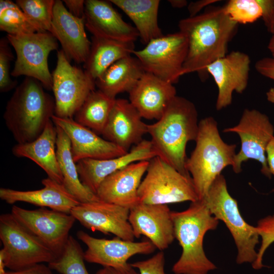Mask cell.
Masks as SVG:
<instances>
[{"instance_id": "7bdbcfd3", "label": "cell", "mask_w": 274, "mask_h": 274, "mask_svg": "<svg viewBox=\"0 0 274 274\" xmlns=\"http://www.w3.org/2000/svg\"><path fill=\"white\" fill-rule=\"evenodd\" d=\"M219 1L218 0H200L190 2L187 6L189 17H193L198 15L203 9H206Z\"/></svg>"}, {"instance_id": "9c48e42d", "label": "cell", "mask_w": 274, "mask_h": 274, "mask_svg": "<svg viewBox=\"0 0 274 274\" xmlns=\"http://www.w3.org/2000/svg\"><path fill=\"white\" fill-rule=\"evenodd\" d=\"M6 37L16 54L11 76L35 79L45 88L52 89V76L48 58L51 51L58 48L55 37L49 31L7 35Z\"/></svg>"}, {"instance_id": "f6af8a7d", "label": "cell", "mask_w": 274, "mask_h": 274, "mask_svg": "<svg viewBox=\"0 0 274 274\" xmlns=\"http://www.w3.org/2000/svg\"><path fill=\"white\" fill-rule=\"evenodd\" d=\"M266 159L270 173L274 176V137L267 147ZM272 191L274 192V189Z\"/></svg>"}, {"instance_id": "c3c4849f", "label": "cell", "mask_w": 274, "mask_h": 274, "mask_svg": "<svg viewBox=\"0 0 274 274\" xmlns=\"http://www.w3.org/2000/svg\"><path fill=\"white\" fill-rule=\"evenodd\" d=\"M266 96L268 101L274 104V87L270 88L266 92Z\"/></svg>"}, {"instance_id": "9a60e30c", "label": "cell", "mask_w": 274, "mask_h": 274, "mask_svg": "<svg viewBox=\"0 0 274 274\" xmlns=\"http://www.w3.org/2000/svg\"><path fill=\"white\" fill-rule=\"evenodd\" d=\"M77 236L87 246L84 252L85 260L103 267H123L128 264L127 261L132 256L150 254L156 249L149 240L134 242L118 237L112 239L98 238L82 230L77 232Z\"/></svg>"}, {"instance_id": "5b68a950", "label": "cell", "mask_w": 274, "mask_h": 274, "mask_svg": "<svg viewBox=\"0 0 274 274\" xmlns=\"http://www.w3.org/2000/svg\"><path fill=\"white\" fill-rule=\"evenodd\" d=\"M196 145L186 162L199 199L203 198L215 180L227 166H232L236 144L225 143L212 116L199 122Z\"/></svg>"}, {"instance_id": "8fae6325", "label": "cell", "mask_w": 274, "mask_h": 274, "mask_svg": "<svg viewBox=\"0 0 274 274\" xmlns=\"http://www.w3.org/2000/svg\"><path fill=\"white\" fill-rule=\"evenodd\" d=\"M223 132L236 133L241 139V149L236 154L232 166L235 173L242 171L243 162L253 159L260 163L261 173L271 178L266 149L274 137V127L266 115L255 109H245L238 124L225 128Z\"/></svg>"}, {"instance_id": "b9f144b4", "label": "cell", "mask_w": 274, "mask_h": 274, "mask_svg": "<svg viewBox=\"0 0 274 274\" xmlns=\"http://www.w3.org/2000/svg\"><path fill=\"white\" fill-rule=\"evenodd\" d=\"M6 274H53V273L49 266L39 263L22 270L8 271Z\"/></svg>"}, {"instance_id": "7a4b0ae2", "label": "cell", "mask_w": 274, "mask_h": 274, "mask_svg": "<svg viewBox=\"0 0 274 274\" xmlns=\"http://www.w3.org/2000/svg\"><path fill=\"white\" fill-rule=\"evenodd\" d=\"M198 112L188 99L176 95L161 117L147 124L148 133L156 156L186 177L187 143L195 141L198 131Z\"/></svg>"}, {"instance_id": "74e56055", "label": "cell", "mask_w": 274, "mask_h": 274, "mask_svg": "<svg viewBox=\"0 0 274 274\" xmlns=\"http://www.w3.org/2000/svg\"><path fill=\"white\" fill-rule=\"evenodd\" d=\"M130 264L133 268L138 269L139 274H166L164 270L165 256L162 251L147 259Z\"/></svg>"}, {"instance_id": "2e32d148", "label": "cell", "mask_w": 274, "mask_h": 274, "mask_svg": "<svg viewBox=\"0 0 274 274\" xmlns=\"http://www.w3.org/2000/svg\"><path fill=\"white\" fill-rule=\"evenodd\" d=\"M249 56L233 51L215 60L207 67V72L214 79L218 95L216 108L218 111L232 104L234 92L242 93L247 88L250 70Z\"/></svg>"}, {"instance_id": "d590c367", "label": "cell", "mask_w": 274, "mask_h": 274, "mask_svg": "<svg viewBox=\"0 0 274 274\" xmlns=\"http://www.w3.org/2000/svg\"><path fill=\"white\" fill-rule=\"evenodd\" d=\"M256 227L261 238V243L257 252V258L252 265L254 269H259L264 267L262 260L265 251L274 242V215L260 219Z\"/></svg>"}, {"instance_id": "ee69618b", "label": "cell", "mask_w": 274, "mask_h": 274, "mask_svg": "<svg viewBox=\"0 0 274 274\" xmlns=\"http://www.w3.org/2000/svg\"><path fill=\"white\" fill-rule=\"evenodd\" d=\"M96 274H139L130 263L126 266L118 268L103 267L99 269Z\"/></svg>"}, {"instance_id": "5bb4252c", "label": "cell", "mask_w": 274, "mask_h": 274, "mask_svg": "<svg viewBox=\"0 0 274 274\" xmlns=\"http://www.w3.org/2000/svg\"><path fill=\"white\" fill-rule=\"evenodd\" d=\"M130 209L97 200L80 203L71 212L76 220L92 231L112 234L121 239L134 241L129 222Z\"/></svg>"}, {"instance_id": "4dcf8cb0", "label": "cell", "mask_w": 274, "mask_h": 274, "mask_svg": "<svg viewBox=\"0 0 274 274\" xmlns=\"http://www.w3.org/2000/svg\"><path fill=\"white\" fill-rule=\"evenodd\" d=\"M116 99L98 89L92 91L75 114L74 120L101 134Z\"/></svg>"}, {"instance_id": "f1b7e54d", "label": "cell", "mask_w": 274, "mask_h": 274, "mask_svg": "<svg viewBox=\"0 0 274 274\" xmlns=\"http://www.w3.org/2000/svg\"><path fill=\"white\" fill-rule=\"evenodd\" d=\"M133 42H124L92 36L89 55L84 63L85 71L94 81L119 59L132 54Z\"/></svg>"}, {"instance_id": "f35d334b", "label": "cell", "mask_w": 274, "mask_h": 274, "mask_svg": "<svg viewBox=\"0 0 274 274\" xmlns=\"http://www.w3.org/2000/svg\"><path fill=\"white\" fill-rule=\"evenodd\" d=\"M255 68L262 76L274 81V58L259 59L255 64Z\"/></svg>"}, {"instance_id": "d4e9b609", "label": "cell", "mask_w": 274, "mask_h": 274, "mask_svg": "<svg viewBox=\"0 0 274 274\" xmlns=\"http://www.w3.org/2000/svg\"><path fill=\"white\" fill-rule=\"evenodd\" d=\"M42 183L44 187L35 190L1 188L0 198L9 204L24 202L67 214L80 203L62 184L48 177L42 180Z\"/></svg>"}, {"instance_id": "681fc988", "label": "cell", "mask_w": 274, "mask_h": 274, "mask_svg": "<svg viewBox=\"0 0 274 274\" xmlns=\"http://www.w3.org/2000/svg\"><path fill=\"white\" fill-rule=\"evenodd\" d=\"M267 49L271 54L272 57L274 58V36H272L270 39L267 45Z\"/></svg>"}, {"instance_id": "484cf974", "label": "cell", "mask_w": 274, "mask_h": 274, "mask_svg": "<svg viewBox=\"0 0 274 274\" xmlns=\"http://www.w3.org/2000/svg\"><path fill=\"white\" fill-rule=\"evenodd\" d=\"M57 130L52 120L47 124L42 133L34 141L17 144L12 148L17 157L27 158L41 167L48 177L62 184L63 178L56 153Z\"/></svg>"}, {"instance_id": "f907efd6", "label": "cell", "mask_w": 274, "mask_h": 274, "mask_svg": "<svg viewBox=\"0 0 274 274\" xmlns=\"http://www.w3.org/2000/svg\"><path fill=\"white\" fill-rule=\"evenodd\" d=\"M267 30L272 35V36H274V15L267 28Z\"/></svg>"}, {"instance_id": "d6986e66", "label": "cell", "mask_w": 274, "mask_h": 274, "mask_svg": "<svg viewBox=\"0 0 274 274\" xmlns=\"http://www.w3.org/2000/svg\"><path fill=\"white\" fill-rule=\"evenodd\" d=\"M85 17L71 14L63 1L55 0L51 33L60 42L68 59L84 63L89 55L91 42L85 32Z\"/></svg>"}, {"instance_id": "4fadbf2b", "label": "cell", "mask_w": 274, "mask_h": 274, "mask_svg": "<svg viewBox=\"0 0 274 274\" xmlns=\"http://www.w3.org/2000/svg\"><path fill=\"white\" fill-rule=\"evenodd\" d=\"M11 213L56 257L62 253L76 220L71 214L42 208L27 210L13 206Z\"/></svg>"}, {"instance_id": "4316f807", "label": "cell", "mask_w": 274, "mask_h": 274, "mask_svg": "<svg viewBox=\"0 0 274 274\" xmlns=\"http://www.w3.org/2000/svg\"><path fill=\"white\" fill-rule=\"evenodd\" d=\"M145 73L141 62L131 55L125 56L110 66L95 81L98 89L116 99L122 93H129Z\"/></svg>"}, {"instance_id": "e575fe53", "label": "cell", "mask_w": 274, "mask_h": 274, "mask_svg": "<svg viewBox=\"0 0 274 274\" xmlns=\"http://www.w3.org/2000/svg\"><path fill=\"white\" fill-rule=\"evenodd\" d=\"M223 7L230 20L238 24L252 23L262 16L258 0H230Z\"/></svg>"}, {"instance_id": "1f68e13d", "label": "cell", "mask_w": 274, "mask_h": 274, "mask_svg": "<svg viewBox=\"0 0 274 274\" xmlns=\"http://www.w3.org/2000/svg\"><path fill=\"white\" fill-rule=\"evenodd\" d=\"M84 255L80 244L70 235L62 253L48 266L61 274H90L84 263Z\"/></svg>"}, {"instance_id": "ffe728a7", "label": "cell", "mask_w": 274, "mask_h": 274, "mask_svg": "<svg viewBox=\"0 0 274 274\" xmlns=\"http://www.w3.org/2000/svg\"><path fill=\"white\" fill-rule=\"evenodd\" d=\"M156 156L151 141L143 140L123 155L106 159H84L76 164L80 181L96 194L100 183L109 175L132 163L150 160Z\"/></svg>"}, {"instance_id": "d6a6232c", "label": "cell", "mask_w": 274, "mask_h": 274, "mask_svg": "<svg viewBox=\"0 0 274 274\" xmlns=\"http://www.w3.org/2000/svg\"><path fill=\"white\" fill-rule=\"evenodd\" d=\"M0 29L7 35L40 32L15 2L0 1Z\"/></svg>"}, {"instance_id": "277c9868", "label": "cell", "mask_w": 274, "mask_h": 274, "mask_svg": "<svg viewBox=\"0 0 274 274\" xmlns=\"http://www.w3.org/2000/svg\"><path fill=\"white\" fill-rule=\"evenodd\" d=\"M35 79L26 77L7 102L4 119L17 144L34 141L54 115L55 101Z\"/></svg>"}, {"instance_id": "7402d4cb", "label": "cell", "mask_w": 274, "mask_h": 274, "mask_svg": "<svg viewBox=\"0 0 274 274\" xmlns=\"http://www.w3.org/2000/svg\"><path fill=\"white\" fill-rule=\"evenodd\" d=\"M142 118L128 100L116 99L101 135L105 140L128 152L148 133L147 124Z\"/></svg>"}, {"instance_id": "7c38bea8", "label": "cell", "mask_w": 274, "mask_h": 274, "mask_svg": "<svg viewBox=\"0 0 274 274\" xmlns=\"http://www.w3.org/2000/svg\"><path fill=\"white\" fill-rule=\"evenodd\" d=\"M52 73L54 115L73 118L89 94L95 90V81L81 68L73 65L61 50L57 52Z\"/></svg>"}, {"instance_id": "83f0119b", "label": "cell", "mask_w": 274, "mask_h": 274, "mask_svg": "<svg viewBox=\"0 0 274 274\" xmlns=\"http://www.w3.org/2000/svg\"><path fill=\"white\" fill-rule=\"evenodd\" d=\"M133 22L143 44L163 35L158 23L159 0H110Z\"/></svg>"}, {"instance_id": "f546056e", "label": "cell", "mask_w": 274, "mask_h": 274, "mask_svg": "<svg viewBox=\"0 0 274 274\" xmlns=\"http://www.w3.org/2000/svg\"><path fill=\"white\" fill-rule=\"evenodd\" d=\"M56 127V153L63 178L62 184L80 203L99 200L97 195L80 181L77 164L73 158L69 139L61 128Z\"/></svg>"}, {"instance_id": "30bf717a", "label": "cell", "mask_w": 274, "mask_h": 274, "mask_svg": "<svg viewBox=\"0 0 274 274\" xmlns=\"http://www.w3.org/2000/svg\"><path fill=\"white\" fill-rule=\"evenodd\" d=\"M188 48L186 37L178 31L153 39L143 49L134 50L132 54L139 59L145 72L174 84L183 76Z\"/></svg>"}, {"instance_id": "bcb514c9", "label": "cell", "mask_w": 274, "mask_h": 274, "mask_svg": "<svg viewBox=\"0 0 274 274\" xmlns=\"http://www.w3.org/2000/svg\"><path fill=\"white\" fill-rule=\"evenodd\" d=\"M168 2L174 8H182L188 5L186 0H169Z\"/></svg>"}, {"instance_id": "ba28073f", "label": "cell", "mask_w": 274, "mask_h": 274, "mask_svg": "<svg viewBox=\"0 0 274 274\" xmlns=\"http://www.w3.org/2000/svg\"><path fill=\"white\" fill-rule=\"evenodd\" d=\"M0 239L6 266L12 271L22 270L39 263H49L56 258L11 213L0 216Z\"/></svg>"}, {"instance_id": "8d00e7d4", "label": "cell", "mask_w": 274, "mask_h": 274, "mask_svg": "<svg viewBox=\"0 0 274 274\" xmlns=\"http://www.w3.org/2000/svg\"><path fill=\"white\" fill-rule=\"evenodd\" d=\"M7 37L0 40V91L8 92L14 88L17 81L12 80L10 72V62L13 59V53Z\"/></svg>"}, {"instance_id": "ab89813d", "label": "cell", "mask_w": 274, "mask_h": 274, "mask_svg": "<svg viewBox=\"0 0 274 274\" xmlns=\"http://www.w3.org/2000/svg\"><path fill=\"white\" fill-rule=\"evenodd\" d=\"M64 5L73 16L79 18L85 17V1L63 0Z\"/></svg>"}, {"instance_id": "7dc6e473", "label": "cell", "mask_w": 274, "mask_h": 274, "mask_svg": "<svg viewBox=\"0 0 274 274\" xmlns=\"http://www.w3.org/2000/svg\"><path fill=\"white\" fill-rule=\"evenodd\" d=\"M6 267L4 260V255L2 249L0 251V274H6L5 268Z\"/></svg>"}, {"instance_id": "3957f363", "label": "cell", "mask_w": 274, "mask_h": 274, "mask_svg": "<svg viewBox=\"0 0 274 274\" xmlns=\"http://www.w3.org/2000/svg\"><path fill=\"white\" fill-rule=\"evenodd\" d=\"M175 238L182 249L174 264L175 274H208L217 268L206 256L203 247L206 233L215 229L219 220L211 213L204 198L191 202L181 212H172Z\"/></svg>"}, {"instance_id": "44dd1931", "label": "cell", "mask_w": 274, "mask_h": 274, "mask_svg": "<svg viewBox=\"0 0 274 274\" xmlns=\"http://www.w3.org/2000/svg\"><path fill=\"white\" fill-rule=\"evenodd\" d=\"M112 4L110 1H85V27L92 36L134 43L139 38L138 30Z\"/></svg>"}, {"instance_id": "e0dca14e", "label": "cell", "mask_w": 274, "mask_h": 274, "mask_svg": "<svg viewBox=\"0 0 274 274\" xmlns=\"http://www.w3.org/2000/svg\"><path fill=\"white\" fill-rule=\"evenodd\" d=\"M172 211L167 204L140 202L130 209L129 222L135 237L146 236L160 251L175 239Z\"/></svg>"}, {"instance_id": "8992f818", "label": "cell", "mask_w": 274, "mask_h": 274, "mask_svg": "<svg viewBox=\"0 0 274 274\" xmlns=\"http://www.w3.org/2000/svg\"><path fill=\"white\" fill-rule=\"evenodd\" d=\"M203 198L212 215L223 221L231 234L237 249V263L252 264L257 258L255 247L260 236L256 227L242 217L237 201L228 191L223 175L215 180Z\"/></svg>"}, {"instance_id": "6da1fadb", "label": "cell", "mask_w": 274, "mask_h": 274, "mask_svg": "<svg viewBox=\"0 0 274 274\" xmlns=\"http://www.w3.org/2000/svg\"><path fill=\"white\" fill-rule=\"evenodd\" d=\"M237 26L225 13L223 6L213 5L201 14L181 19L179 31L186 37L188 45L183 75L196 72L201 81H206L209 77L207 67L227 54Z\"/></svg>"}, {"instance_id": "603a6c76", "label": "cell", "mask_w": 274, "mask_h": 274, "mask_svg": "<svg viewBox=\"0 0 274 274\" xmlns=\"http://www.w3.org/2000/svg\"><path fill=\"white\" fill-rule=\"evenodd\" d=\"M149 160L132 163L106 178L96 195L100 200L130 209L140 202L138 191Z\"/></svg>"}, {"instance_id": "ac0fdd59", "label": "cell", "mask_w": 274, "mask_h": 274, "mask_svg": "<svg viewBox=\"0 0 274 274\" xmlns=\"http://www.w3.org/2000/svg\"><path fill=\"white\" fill-rule=\"evenodd\" d=\"M54 124L61 128L69 139L74 161L106 159L124 155L126 152L113 143L100 137L90 129L82 125L73 118L52 117Z\"/></svg>"}, {"instance_id": "52a82bcc", "label": "cell", "mask_w": 274, "mask_h": 274, "mask_svg": "<svg viewBox=\"0 0 274 274\" xmlns=\"http://www.w3.org/2000/svg\"><path fill=\"white\" fill-rule=\"evenodd\" d=\"M138 194L140 202L147 204L191 202L199 199L192 178L157 156L149 160Z\"/></svg>"}, {"instance_id": "836d02e7", "label": "cell", "mask_w": 274, "mask_h": 274, "mask_svg": "<svg viewBox=\"0 0 274 274\" xmlns=\"http://www.w3.org/2000/svg\"><path fill=\"white\" fill-rule=\"evenodd\" d=\"M55 0H17L15 3L39 31L51 32Z\"/></svg>"}, {"instance_id": "60d3db41", "label": "cell", "mask_w": 274, "mask_h": 274, "mask_svg": "<svg viewBox=\"0 0 274 274\" xmlns=\"http://www.w3.org/2000/svg\"><path fill=\"white\" fill-rule=\"evenodd\" d=\"M262 8V18L266 28L274 15V0H258Z\"/></svg>"}, {"instance_id": "cb8c5ba5", "label": "cell", "mask_w": 274, "mask_h": 274, "mask_svg": "<svg viewBox=\"0 0 274 274\" xmlns=\"http://www.w3.org/2000/svg\"><path fill=\"white\" fill-rule=\"evenodd\" d=\"M128 93L129 101L143 118L157 120L177 95L173 84L147 72Z\"/></svg>"}]
</instances>
